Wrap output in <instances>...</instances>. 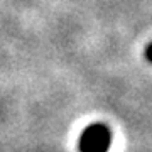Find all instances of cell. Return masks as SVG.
<instances>
[{
    "instance_id": "cell-1",
    "label": "cell",
    "mask_w": 152,
    "mask_h": 152,
    "mask_svg": "<svg viewBox=\"0 0 152 152\" xmlns=\"http://www.w3.org/2000/svg\"><path fill=\"white\" fill-rule=\"evenodd\" d=\"M112 144V132L103 124H91L80 137V152H108Z\"/></svg>"
},
{
    "instance_id": "cell-2",
    "label": "cell",
    "mask_w": 152,
    "mask_h": 152,
    "mask_svg": "<svg viewBox=\"0 0 152 152\" xmlns=\"http://www.w3.org/2000/svg\"><path fill=\"white\" fill-rule=\"evenodd\" d=\"M145 58H147V61H149V63H152V44H149V46H147V49H145Z\"/></svg>"
}]
</instances>
